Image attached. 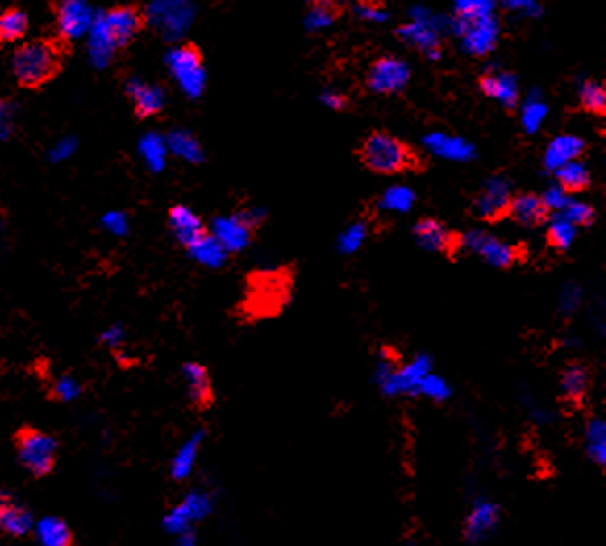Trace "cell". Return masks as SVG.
Returning <instances> with one entry per match:
<instances>
[{"mask_svg": "<svg viewBox=\"0 0 606 546\" xmlns=\"http://www.w3.org/2000/svg\"><path fill=\"white\" fill-rule=\"evenodd\" d=\"M553 215L555 211L550 208L546 199L536 192H519L513 194V199H510L508 219H513L515 224L523 227H529V230L546 226L553 219Z\"/></svg>", "mask_w": 606, "mask_h": 546, "instance_id": "4fadbf2b", "label": "cell"}, {"mask_svg": "<svg viewBox=\"0 0 606 546\" xmlns=\"http://www.w3.org/2000/svg\"><path fill=\"white\" fill-rule=\"evenodd\" d=\"M481 90L486 97L499 100L500 105H505L507 109L517 105L519 100V84H517V78L513 73L507 71H489L481 78Z\"/></svg>", "mask_w": 606, "mask_h": 546, "instance_id": "ffe728a7", "label": "cell"}, {"mask_svg": "<svg viewBox=\"0 0 606 546\" xmlns=\"http://www.w3.org/2000/svg\"><path fill=\"white\" fill-rule=\"evenodd\" d=\"M427 144H430L438 154H444V157L461 159L471 153V146L467 143H462L459 138L444 136V134H434V136L427 138Z\"/></svg>", "mask_w": 606, "mask_h": 546, "instance_id": "f546056e", "label": "cell"}, {"mask_svg": "<svg viewBox=\"0 0 606 546\" xmlns=\"http://www.w3.org/2000/svg\"><path fill=\"white\" fill-rule=\"evenodd\" d=\"M555 178L556 186L561 188L564 194H582L592 186V175L588 171V167L580 163V159L558 165L555 170Z\"/></svg>", "mask_w": 606, "mask_h": 546, "instance_id": "cb8c5ba5", "label": "cell"}, {"mask_svg": "<svg viewBox=\"0 0 606 546\" xmlns=\"http://www.w3.org/2000/svg\"><path fill=\"white\" fill-rule=\"evenodd\" d=\"M451 33L461 38L462 51L473 57H486L496 49L500 36V25L494 11L475 13V15H456L452 19Z\"/></svg>", "mask_w": 606, "mask_h": 546, "instance_id": "52a82bcc", "label": "cell"}, {"mask_svg": "<svg viewBox=\"0 0 606 546\" xmlns=\"http://www.w3.org/2000/svg\"><path fill=\"white\" fill-rule=\"evenodd\" d=\"M146 15L148 22L154 19L169 33H180L186 28L190 19H192V9L186 3H182V0H165V3L154 6L153 13H146Z\"/></svg>", "mask_w": 606, "mask_h": 546, "instance_id": "44dd1931", "label": "cell"}, {"mask_svg": "<svg viewBox=\"0 0 606 546\" xmlns=\"http://www.w3.org/2000/svg\"><path fill=\"white\" fill-rule=\"evenodd\" d=\"M592 388V374L582 363H569L561 377V390L564 401L573 407H582Z\"/></svg>", "mask_w": 606, "mask_h": 546, "instance_id": "d6986e66", "label": "cell"}, {"mask_svg": "<svg viewBox=\"0 0 606 546\" xmlns=\"http://www.w3.org/2000/svg\"><path fill=\"white\" fill-rule=\"evenodd\" d=\"M357 15L367 23H386L387 22V11L381 9L378 5H359Z\"/></svg>", "mask_w": 606, "mask_h": 546, "instance_id": "d590c367", "label": "cell"}, {"mask_svg": "<svg viewBox=\"0 0 606 546\" xmlns=\"http://www.w3.org/2000/svg\"><path fill=\"white\" fill-rule=\"evenodd\" d=\"M13 449L19 465L30 474L33 480H44L54 474L59 465V440L49 431L40 430L30 423L19 426L11 436Z\"/></svg>", "mask_w": 606, "mask_h": 546, "instance_id": "277c9868", "label": "cell"}, {"mask_svg": "<svg viewBox=\"0 0 606 546\" xmlns=\"http://www.w3.org/2000/svg\"><path fill=\"white\" fill-rule=\"evenodd\" d=\"M182 374L186 377L188 384V401L190 407H192L194 413H207L215 407V388H213V380H210L209 369L200 366V363L188 361L183 363Z\"/></svg>", "mask_w": 606, "mask_h": 546, "instance_id": "5bb4252c", "label": "cell"}, {"mask_svg": "<svg viewBox=\"0 0 606 546\" xmlns=\"http://www.w3.org/2000/svg\"><path fill=\"white\" fill-rule=\"evenodd\" d=\"M561 217L567 219L571 226L575 227H588L596 221L594 207L588 202H564L561 208Z\"/></svg>", "mask_w": 606, "mask_h": 546, "instance_id": "f1b7e54d", "label": "cell"}, {"mask_svg": "<svg viewBox=\"0 0 606 546\" xmlns=\"http://www.w3.org/2000/svg\"><path fill=\"white\" fill-rule=\"evenodd\" d=\"M452 19L438 15L424 5L413 6L408 13V22L398 30L403 42L413 49H417L430 59L440 57V36L444 32H451Z\"/></svg>", "mask_w": 606, "mask_h": 546, "instance_id": "5b68a950", "label": "cell"}, {"mask_svg": "<svg viewBox=\"0 0 606 546\" xmlns=\"http://www.w3.org/2000/svg\"><path fill=\"white\" fill-rule=\"evenodd\" d=\"M167 67L190 97H199L204 88V65L200 51L192 44H182L167 55Z\"/></svg>", "mask_w": 606, "mask_h": 546, "instance_id": "9c48e42d", "label": "cell"}, {"mask_svg": "<svg viewBox=\"0 0 606 546\" xmlns=\"http://www.w3.org/2000/svg\"><path fill=\"white\" fill-rule=\"evenodd\" d=\"M546 113H548V106L544 105V100L537 97V94L529 97L521 109V121H523V125H526V130L527 132L540 130L544 119H546Z\"/></svg>", "mask_w": 606, "mask_h": 546, "instance_id": "4dcf8cb0", "label": "cell"}, {"mask_svg": "<svg viewBox=\"0 0 606 546\" xmlns=\"http://www.w3.org/2000/svg\"><path fill=\"white\" fill-rule=\"evenodd\" d=\"M585 143L577 136H558L546 148V165L550 170H556L558 165L569 163L582 157Z\"/></svg>", "mask_w": 606, "mask_h": 546, "instance_id": "d4e9b609", "label": "cell"}, {"mask_svg": "<svg viewBox=\"0 0 606 546\" xmlns=\"http://www.w3.org/2000/svg\"><path fill=\"white\" fill-rule=\"evenodd\" d=\"M71 55L73 40L59 32L25 40L11 55L13 78L22 90L40 92L65 71Z\"/></svg>", "mask_w": 606, "mask_h": 546, "instance_id": "6da1fadb", "label": "cell"}, {"mask_svg": "<svg viewBox=\"0 0 606 546\" xmlns=\"http://www.w3.org/2000/svg\"><path fill=\"white\" fill-rule=\"evenodd\" d=\"M40 382H42L46 401H51V403H65V401H70L71 396H76L78 393L76 382H73L71 377L42 375L40 377Z\"/></svg>", "mask_w": 606, "mask_h": 546, "instance_id": "484cf974", "label": "cell"}, {"mask_svg": "<svg viewBox=\"0 0 606 546\" xmlns=\"http://www.w3.org/2000/svg\"><path fill=\"white\" fill-rule=\"evenodd\" d=\"M411 79V67L396 57L379 59L369 71V88L379 94L400 92Z\"/></svg>", "mask_w": 606, "mask_h": 546, "instance_id": "2e32d148", "label": "cell"}, {"mask_svg": "<svg viewBox=\"0 0 606 546\" xmlns=\"http://www.w3.org/2000/svg\"><path fill=\"white\" fill-rule=\"evenodd\" d=\"M33 522L30 509L17 503L11 495L0 492V538L5 541H22L32 534Z\"/></svg>", "mask_w": 606, "mask_h": 546, "instance_id": "ac0fdd59", "label": "cell"}, {"mask_svg": "<svg viewBox=\"0 0 606 546\" xmlns=\"http://www.w3.org/2000/svg\"><path fill=\"white\" fill-rule=\"evenodd\" d=\"M508 11L517 13V15L527 17V19H537L542 15V5L540 0H502Z\"/></svg>", "mask_w": 606, "mask_h": 546, "instance_id": "d6a6232c", "label": "cell"}, {"mask_svg": "<svg viewBox=\"0 0 606 546\" xmlns=\"http://www.w3.org/2000/svg\"><path fill=\"white\" fill-rule=\"evenodd\" d=\"M359 161L365 170L379 175L425 171V161L405 140L387 132H373L359 146Z\"/></svg>", "mask_w": 606, "mask_h": 546, "instance_id": "3957f363", "label": "cell"}, {"mask_svg": "<svg viewBox=\"0 0 606 546\" xmlns=\"http://www.w3.org/2000/svg\"><path fill=\"white\" fill-rule=\"evenodd\" d=\"M338 3H352V0H338Z\"/></svg>", "mask_w": 606, "mask_h": 546, "instance_id": "74e56055", "label": "cell"}, {"mask_svg": "<svg viewBox=\"0 0 606 546\" xmlns=\"http://www.w3.org/2000/svg\"><path fill=\"white\" fill-rule=\"evenodd\" d=\"M413 234L421 246L448 259H456V254L462 251V234L448 230L446 224L435 217H421L413 226Z\"/></svg>", "mask_w": 606, "mask_h": 546, "instance_id": "7c38bea8", "label": "cell"}, {"mask_svg": "<svg viewBox=\"0 0 606 546\" xmlns=\"http://www.w3.org/2000/svg\"><path fill=\"white\" fill-rule=\"evenodd\" d=\"M51 13L54 17V32L63 33L67 38H76L86 32L90 23V6L86 0H51Z\"/></svg>", "mask_w": 606, "mask_h": 546, "instance_id": "9a60e30c", "label": "cell"}, {"mask_svg": "<svg viewBox=\"0 0 606 546\" xmlns=\"http://www.w3.org/2000/svg\"><path fill=\"white\" fill-rule=\"evenodd\" d=\"M15 127V103L11 98L0 97V140L9 136Z\"/></svg>", "mask_w": 606, "mask_h": 546, "instance_id": "836d02e7", "label": "cell"}, {"mask_svg": "<svg viewBox=\"0 0 606 546\" xmlns=\"http://www.w3.org/2000/svg\"><path fill=\"white\" fill-rule=\"evenodd\" d=\"M304 25L309 32H325L333 25V13L328 5L312 3L311 11L306 13Z\"/></svg>", "mask_w": 606, "mask_h": 546, "instance_id": "1f68e13d", "label": "cell"}, {"mask_svg": "<svg viewBox=\"0 0 606 546\" xmlns=\"http://www.w3.org/2000/svg\"><path fill=\"white\" fill-rule=\"evenodd\" d=\"M294 290V269H255L244 278L242 299L236 302L234 317L240 323L271 319L284 311Z\"/></svg>", "mask_w": 606, "mask_h": 546, "instance_id": "7a4b0ae2", "label": "cell"}, {"mask_svg": "<svg viewBox=\"0 0 606 546\" xmlns=\"http://www.w3.org/2000/svg\"><path fill=\"white\" fill-rule=\"evenodd\" d=\"M30 30V17L22 6L13 5L0 11V49L6 44L22 42Z\"/></svg>", "mask_w": 606, "mask_h": 546, "instance_id": "7402d4cb", "label": "cell"}, {"mask_svg": "<svg viewBox=\"0 0 606 546\" xmlns=\"http://www.w3.org/2000/svg\"><path fill=\"white\" fill-rule=\"evenodd\" d=\"M322 100H323V105L331 106V109H342V106H344V98L336 92H325Z\"/></svg>", "mask_w": 606, "mask_h": 546, "instance_id": "8d00e7d4", "label": "cell"}, {"mask_svg": "<svg viewBox=\"0 0 606 546\" xmlns=\"http://www.w3.org/2000/svg\"><path fill=\"white\" fill-rule=\"evenodd\" d=\"M456 15H475V13L494 11L496 0H452Z\"/></svg>", "mask_w": 606, "mask_h": 546, "instance_id": "e575fe53", "label": "cell"}, {"mask_svg": "<svg viewBox=\"0 0 606 546\" xmlns=\"http://www.w3.org/2000/svg\"><path fill=\"white\" fill-rule=\"evenodd\" d=\"M36 534L38 542L46 546H76L78 536L76 532L70 528V523L63 522L61 517H46L42 522L36 523V528H32Z\"/></svg>", "mask_w": 606, "mask_h": 546, "instance_id": "603a6c76", "label": "cell"}, {"mask_svg": "<svg viewBox=\"0 0 606 546\" xmlns=\"http://www.w3.org/2000/svg\"><path fill=\"white\" fill-rule=\"evenodd\" d=\"M126 97L132 103V111L138 119L156 117L165 109V92H163V88L148 84L145 79H129L126 84Z\"/></svg>", "mask_w": 606, "mask_h": 546, "instance_id": "e0dca14e", "label": "cell"}, {"mask_svg": "<svg viewBox=\"0 0 606 546\" xmlns=\"http://www.w3.org/2000/svg\"><path fill=\"white\" fill-rule=\"evenodd\" d=\"M513 192L507 186V181L492 180L483 190L471 200L469 205V215L473 219L483 221V224H499V221L508 219V207Z\"/></svg>", "mask_w": 606, "mask_h": 546, "instance_id": "30bf717a", "label": "cell"}, {"mask_svg": "<svg viewBox=\"0 0 606 546\" xmlns=\"http://www.w3.org/2000/svg\"><path fill=\"white\" fill-rule=\"evenodd\" d=\"M311 3H319V0H311Z\"/></svg>", "mask_w": 606, "mask_h": 546, "instance_id": "f35d334b", "label": "cell"}, {"mask_svg": "<svg viewBox=\"0 0 606 546\" xmlns=\"http://www.w3.org/2000/svg\"><path fill=\"white\" fill-rule=\"evenodd\" d=\"M148 23V15L138 5L121 3L113 5L102 13L100 32L111 51H124L138 38V33Z\"/></svg>", "mask_w": 606, "mask_h": 546, "instance_id": "8992f818", "label": "cell"}, {"mask_svg": "<svg viewBox=\"0 0 606 546\" xmlns=\"http://www.w3.org/2000/svg\"><path fill=\"white\" fill-rule=\"evenodd\" d=\"M167 226L173 232L177 242L188 251H199L200 246L209 245L213 240L209 226L199 217V215L190 211L186 205H173L167 211Z\"/></svg>", "mask_w": 606, "mask_h": 546, "instance_id": "8fae6325", "label": "cell"}, {"mask_svg": "<svg viewBox=\"0 0 606 546\" xmlns=\"http://www.w3.org/2000/svg\"><path fill=\"white\" fill-rule=\"evenodd\" d=\"M462 248H471L473 253L486 259V263L499 269L515 267L517 263L526 261L527 257V248L523 242L521 245H508V242H502L486 232H471L462 236Z\"/></svg>", "mask_w": 606, "mask_h": 546, "instance_id": "ba28073f", "label": "cell"}, {"mask_svg": "<svg viewBox=\"0 0 606 546\" xmlns=\"http://www.w3.org/2000/svg\"><path fill=\"white\" fill-rule=\"evenodd\" d=\"M580 103L588 113H594V116H604L606 113V90L601 82H594V79H588L583 82L580 88Z\"/></svg>", "mask_w": 606, "mask_h": 546, "instance_id": "83f0119b", "label": "cell"}, {"mask_svg": "<svg viewBox=\"0 0 606 546\" xmlns=\"http://www.w3.org/2000/svg\"><path fill=\"white\" fill-rule=\"evenodd\" d=\"M573 238H575V226H571L567 219L558 217L548 221L546 242L550 248H555L558 253H564L571 246Z\"/></svg>", "mask_w": 606, "mask_h": 546, "instance_id": "4316f807", "label": "cell"}]
</instances>
